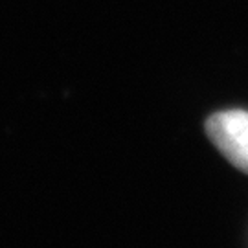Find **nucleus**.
I'll return each mask as SVG.
<instances>
[{"instance_id": "1", "label": "nucleus", "mask_w": 248, "mask_h": 248, "mask_svg": "<svg viewBox=\"0 0 248 248\" xmlns=\"http://www.w3.org/2000/svg\"><path fill=\"white\" fill-rule=\"evenodd\" d=\"M206 133L215 147L235 168L248 173V112L224 110L213 114L206 124Z\"/></svg>"}]
</instances>
